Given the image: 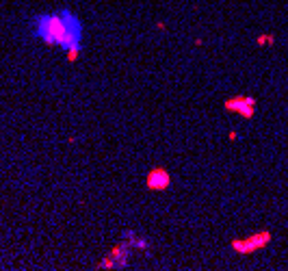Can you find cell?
<instances>
[{
	"label": "cell",
	"mask_w": 288,
	"mask_h": 271,
	"mask_svg": "<svg viewBox=\"0 0 288 271\" xmlns=\"http://www.w3.org/2000/svg\"><path fill=\"white\" fill-rule=\"evenodd\" d=\"M271 241V232L262 230V232H254L252 237H247V239H234L232 241V250L239 252V254H252V252L260 250V247H264L267 243Z\"/></svg>",
	"instance_id": "cell-2"
},
{
	"label": "cell",
	"mask_w": 288,
	"mask_h": 271,
	"mask_svg": "<svg viewBox=\"0 0 288 271\" xmlns=\"http://www.w3.org/2000/svg\"><path fill=\"white\" fill-rule=\"evenodd\" d=\"M225 109L232 113H240L243 118H254L256 113V98L254 96H234L225 100Z\"/></svg>",
	"instance_id": "cell-3"
},
{
	"label": "cell",
	"mask_w": 288,
	"mask_h": 271,
	"mask_svg": "<svg viewBox=\"0 0 288 271\" xmlns=\"http://www.w3.org/2000/svg\"><path fill=\"white\" fill-rule=\"evenodd\" d=\"M31 31L41 44L65 50H82L85 26L72 9H59L52 13H39L32 17Z\"/></svg>",
	"instance_id": "cell-1"
},
{
	"label": "cell",
	"mask_w": 288,
	"mask_h": 271,
	"mask_svg": "<svg viewBox=\"0 0 288 271\" xmlns=\"http://www.w3.org/2000/svg\"><path fill=\"white\" fill-rule=\"evenodd\" d=\"M273 39H275V35H262V37H258V39H256V44H258V46L273 44Z\"/></svg>",
	"instance_id": "cell-8"
},
{
	"label": "cell",
	"mask_w": 288,
	"mask_h": 271,
	"mask_svg": "<svg viewBox=\"0 0 288 271\" xmlns=\"http://www.w3.org/2000/svg\"><path fill=\"white\" fill-rule=\"evenodd\" d=\"M97 269H117V265H115L113 256H106L104 260H100V265H97Z\"/></svg>",
	"instance_id": "cell-7"
},
{
	"label": "cell",
	"mask_w": 288,
	"mask_h": 271,
	"mask_svg": "<svg viewBox=\"0 0 288 271\" xmlns=\"http://www.w3.org/2000/svg\"><path fill=\"white\" fill-rule=\"evenodd\" d=\"M124 239H126V243H128L130 247H132V250H143V252H145L147 247H150V243L143 239V237H137L132 230L124 232Z\"/></svg>",
	"instance_id": "cell-6"
},
{
	"label": "cell",
	"mask_w": 288,
	"mask_h": 271,
	"mask_svg": "<svg viewBox=\"0 0 288 271\" xmlns=\"http://www.w3.org/2000/svg\"><path fill=\"white\" fill-rule=\"evenodd\" d=\"M130 250H132V247H130L126 241H124V243H119V245H115L113 250H111V254H109V256H113V260H115V265H117V269L128 267Z\"/></svg>",
	"instance_id": "cell-5"
},
{
	"label": "cell",
	"mask_w": 288,
	"mask_h": 271,
	"mask_svg": "<svg viewBox=\"0 0 288 271\" xmlns=\"http://www.w3.org/2000/svg\"><path fill=\"white\" fill-rule=\"evenodd\" d=\"M145 185L150 191H165L171 186V174L165 167H154V169H150V174H147Z\"/></svg>",
	"instance_id": "cell-4"
}]
</instances>
